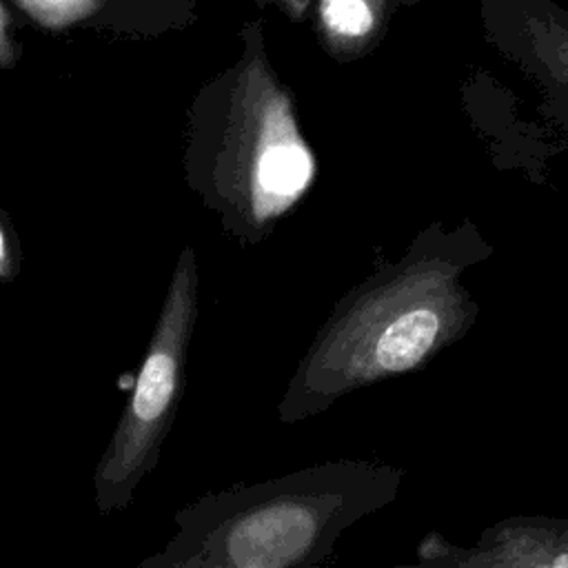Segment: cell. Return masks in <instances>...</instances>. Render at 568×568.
<instances>
[{
    "instance_id": "cell-8",
    "label": "cell",
    "mask_w": 568,
    "mask_h": 568,
    "mask_svg": "<svg viewBox=\"0 0 568 568\" xmlns=\"http://www.w3.org/2000/svg\"><path fill=\"white\" fill-rule=\"evenodd\" d=\"M42 2H60V0H42Z\"/></svg>"
},
{
    "instance_id": "cell-4",
    "label": "cell",
    "mask_w": 568,
    "mask_h": 568,
    "mask_svg": "<svg viewBox=\"0 0 568 568\" xmlns=\"http://www.w3.org/2000/svg\"><path fill=\"white\" fill-rule=\"evenodd\" d=\"M197 313V253L193 246H184L171 271L135 386L93 470V499L100 515L124 510L160 462L184 395L186 357Z\"/></svg>"
},
{
    "instance_id": "cell-3",
    "label": "cell",
    "mask_w": 568,
    "mask_h": 568,
    "mask_svg": "<svg viewBox=\"0 0 568 568\" xmlns=\"http://www.w3.org/2000/svg\"><path fill=\"white\" fill-rule=\"evenodd\" d=\"M182 166L189 189L244 248L262 244L317 175L286 91L264 71L242 73L220 102L195 113Z\"/></svg>"
},
{
    "instance_id": "cell-2",
    "label": "cell",
    "mask_w": 568,
    "mask_h": 568,
    "mask_svg": "<svg viewBox=\"0 0 568 568\" xmlns=\"http://www.w3.org/2000/svg\"><path fill=\"white\" fill-rule=\"evenodd\" d=\"M404 470L335 459L209 493L173 515L175 532L140 568H308L346 528L388 506Z\"/></svg>"
},
{
    "instance_id": "cell-5",
    "label": "cell",
    "mask_w": 568,
    "mask_h": 568,
    "mask_svg": "<svg viewBox=\"0 0 568 568\" xmlns=\"http://www.w3.org/2000/svg\"><path fill=\"white\" fill-rule=\"evenodd\" d=\"M322 18L331 31L346 38L364 36L373 27V16L364 0H324Z\"/></svg>"
},
{
    "instance_id": "cell-1",
    "label": "cell",
    "mask_w": 568,
    "mask_h": 568,
    "mask_svg": "<svg viewBox=\"0 0 568 568\" xmlns=\"http://www.w3.org/2000/svg\"><path fill=\"white\" fill-rule=\"evenodd\" d=\"M459 231L422 229L397 260L351 286L300 357L277 402L286 426L328 410L366 386L413 373L457 339L468 302L457 275L464 266Z\"/></svg>"
},
{
    "instance_id": "cell-6",
    "label": "cell",
    "mask_w": 568,
    "mask_h": 568,
    "mask_svg": "<svg viewBox=\"0 0 568 568\" xmlns=\"http://www.w3.org/2000/svg\"><path fill=\"white\" fill-rule=\"evenodd\" d=\"M22 266L20 235L7 211H0V280L4 284L13 282Z\"/></svg>"
},
{
    "instance_id": "cell-7",
    "label": "cell",
    "mask_w": 568,
    "mask_h": 568,
    "mask_svg": "<svg viewBox=\"0 0 568 568\" xmlns=\"http://www.w3.org/2000/svg\"><path fill=\"white\" fill-rule=\"evenodd\" d=\"M552 566H561V568H568V552H564V555H557V557L552 559Z\"/></svg>"
}]
</instances>
